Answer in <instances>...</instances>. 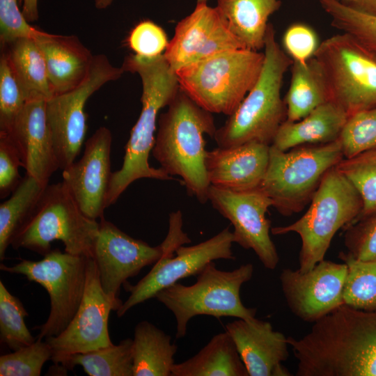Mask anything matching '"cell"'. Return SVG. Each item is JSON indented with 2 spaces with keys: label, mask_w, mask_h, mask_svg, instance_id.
Instances as JSON below:
<instances>
[{
  "label": "cell",
  "mask_w": 376,
  "mask_h": 376,
  "mask_svg": "<svg viewBox=\"0 0 376 376\" xmlns=\"http://www.w3.org/2000/svg\"><path fill=\"white\" fill-rule=\"evenodd\" d=\"M113 0H95V6L97 9H104L111 5Z\"/></svg>",
  "instance_id": "obj_45"
},
{
  "label": "cell",
  "mask_w": 376,
  "mask_h": 376,
  "mask_svg": "<svg viewBox=\"0 0 376 376\" xmlns=\"http://www.w3.org/2000/svg\"><path fill=\"white\" fill-rule=\"evenodd\" d=\"M112 136L106 127H100L86 141L78 161L63 170V182L88 217H104L106 199L113 172L111 171Z\"/></svg>",
  "instance_id": "obj_18"
},
{
  "label": "cell",
  "mask_w": 376,
  "mask_h": 376,
  "mask_svg": "<svg viewBox=\"0 0 376 376\" xmlns=\"http://www.w3.org/2000/svg\"><path fill=\"white\" fill-rule=\"evenodd\" d=\"M362 208L359 191L335 166L324 174L306 212L292 224L274 227L271 232L299 235L298 269L306 272L324 260L335 234L354 224Z\"/></svg>",
  "instance_id": "obj_4"
},
{
  "label": "cell",
  "mask_w": 376,
  "mask_h": 376,
  "mask_svg": "<svg viewBox=\"0 0 376 376\" xmlns=\"http://www.w3.org/2000/svg\"><path fill=\"white\" fill-rule=\"evenodd\" d=\"M52 357L49 344L36 338L31 345L0 357V375L39 376L43 365Z\"/></svg>",
  "instance_id": "obj_36"
},
{
  "label": "cell",
  "mask_w": 376,
  "mask_h": 376,
  "mask_svg": "<svg viewBox=\"0 0 376 376\" xmlns=\"http://www.w3.org/2000/svg\"><path fill=\"white\" fill-rule=\"evenodd\" d=\"M42 31L26 20L17 0H0V42L6 45L21 38H37Z\"/></svg>",
  "instance_id": "obj_40"
},
{
  "label": "cell",
  "mask_w": 376,
  "mask_h": 376,
  "mask_svg": "<svg viewBox=\"0 0 376 376\" xmlns=\"http://www.w3.org/2000/svg\"><path fill=\"white\" fill-rule=\"evenodd\" d=\"M28 315L22 301L0 281V341L12 351L36 340L26 325L24 319Z\"/></svg>",
  "instance_id": "obj_33"
},
{
  "label": "cell",
  "mask_w": 376,
  "mask_h": 376,
  "mask_svg": "<svg viewBox=\"0 0 376 376\" xmlns=\"http://www.w3.org/2000/svg\"><path fill=\"white\" fill-rule=\"evenodd\" d=\"M124 72L137 73L142 83V108L125 146L121 168L112 173L106 207L113 205L124 191L141 178L173 179L161 168L150 166L149 155L153 148L157 115L168 107L180 89L176 72L164 54L147 57L130 54L121 66Z\"/></svg>",
  "instance_id": "obj_1"
},
{
  "label": "cell",
  "mask_w": 376,
  "mask_h": 376,
  "mask_svg": "<svg viewBox=\"0 0 376 376\" xmlns=\"http://www.w3.org/2000/svg\"><path fill=\"white\" fill-rule=\"evenodd\" d=\"M46 101H27L8 134L18 150L26 174L48 185L59 167L47 125Z\"/></svg>",
  "instance_id": "obj_21"
},
{
  "label": "cell",
  "mask_w": 376,
  "mask_h": 376,
  "mask_svg": "<svg viewBox=\"0 0 376 376\" xmlns=\"http://www.w3.org/2000/svg\"><path fill=\"white\" fill-rule=\"evenodd\" d=\"M121 305L104 293L96 263L88 258L85 291L76 314L60 334L45 338L52 350L53 362L58 365L70 354L112 345L109 317L111 311H117Z\"/></svg>",
  "instance_id": "obj_13"
},
{
  "label": "cell",
  "mask_w": 376,
  "mask_h": 376,
  "mask_svg": "<svg viewBox=\"0 0 376 376\" xmlns=\"http://www.w3.org/2000/svg\"><path fill=\"white\" fill-rule=\"evenodd\" d=\"M346 5L360 12L376 16V0H351Z\"/></svg>",
  "instance_id": "obj_44"
},
{
  "label": "cell",
  "mask_w": 376,
  "mask_h": 376,
  "mask_svg": "<svg viewBox=\"0 0 376 376\" xmlns=\"http://www.w3.org/2000/svg\"><path fill=\"white\" fill-rule=\"evenodd\" d=\"M347 272L345 263L324 259L306 272L283 269L279 278L291 312L299 319L313 323L344 304Z\"/></svg>",
  "instance_id": "obj_16"
},
{
  "label": "cell",
  "mask_w": 376,
  "mask_h": 376,
  "mask_svg": "<svg viewBox=\"0 0 376 376\" xmlns=\"http://www.w3.org/2000/svg\"><path fill=\"white\" fill-rule=\"evenodd\" d=\"M87 258L56 249L40 260H22L13 266L1 263V271L24 275L44 287L49 295L50 313L37 327L40 332L36 338L58 336L76 314L85 291Z\"/></svg>",
  "instance_id": "obj_11"
},
{
  "label": "cell",
  "mask_w": 376,
  "mask_h": 376,
  "mask_svg": "<svg viewBox=\"0 0 376 376\" xmlns=\"http://www.w3.org/2000/svg\"><path fill=\"white\" fill-rule=\"evenodd\" d=\"M313 57L324 73L330 101L348 116L376 107L375 50L342 33L320 43Z\"/></svg>",
  "instance_id": "obj_10"
},
{
  "label": "cell",
  "mask_w": 376,
  "mask_h": 376,
  "mask_svg": "<svg viewBox=\"0 0 376 376\" xmlns=\"http://www.w3.org/2000/svg\"><path fill=\"white\" fill-rule=\"evenodd\" d=\"M340 3L347 4L351 0H336Z\"/></svg>",
  "instance_id": "obj_46"
},
{
  "label": "cell",
  "mask_w": 376,
  "mask_h": 376,
  "mask_svg": "<svg viewBox=\"0 0 376 376\" xmlns=\"http://www.w3.org/2000/svg\"><path fill=\"white\" fill-rule=\"evenodd\" d=\"M35 40L45 57L52 96L70 91L83 82L94 55L76 36L42 31Z\"/></svg>",
  "instance_id": "obj_22"
},
{
  "label": "cell",
  "mask_w": 376,
  "mask_h": 376,
  "mask_svg": "<svg viewBox=\"0 0 376 376\" xmlns=\"http://www.w3.org/2000/svg\"><path fill=\"white\" fill-rule=\"evenodd\" d=\"M25 174L8 199L0 205V259L30 219L46 187Z\"/></svg>",
  "instance_id": "obj_29"
},
{
  "label": "cell",
  "mask_w": 376,
  "mask_h": 376,
  "mask_svg": "<svg viewBox=\"0 0 376 376\" xmlns=\"http://www.w3.org/2000/svg\"><path fill=\"white\" fill-rule=\"evenodd\" d=\"M344 243L347 253L363 261H376V213L345 228Z\"/></svg>",
  "instance_id": "obj_38"
},
{
  "label": "cell",
  "mask_w": 376,
  "mask_h": 376,
  "mask_svg": "<svg viewBox=\"0 0 376 376\" xmlns=\"http://www.w3.org/2000/svg\"><path fill=\"white\" fill-rule=\"evenodd\" d=\"M340 258L347 266L344 283V304L356 309L376 310V261H363L341 251Z\"/></svg>",
  "instance_id": "obj_31"
},
{
  "label": "cell",
  "mask_w": 376,
  "mask_h": 376,
  "mask_svg": "<svg viewBox=\"0 0 376 376\" xmlns=\"http://www.w3.org/2000/svg\"><path fill=\"white\" fill-rule=\"evenodd\" d=\"M1 47L26 100L50 98L45 57L35 38H21Z\"/></svg>",
  "instance_id": "obj_27"
},
{
  "label": "cell",
  "mask_w": 376,
  "mask_h": 376,
  "mask_svg": "<svg viewBox=\"0 0 376 376\" xmlns=\"http://www.w3.org/2000/svg\"><path fill=\"white\" fill-rule=\"evenodd\" d=\"M123 68L102 54L93 56L83 82L75 89L46 101L47 125L59 169L71 165L80 152L87 132L84 108L88 98L109 81L119 79Z\"/></svg>",
  "instance_id": "obj_12"
},
{
  "label": "cell",
  "mask_w": 376,
  "mask_h": 376,
  "mask_svg": "<svg viewBox=\"0 0 376 376\" xmlns=\"http://www.w3.org/2000/svg\"><path fill=\"white\" fill-rule=\"evenodd\" d=\"M99 226L82 212L63 182L49 184L11 246L44 256L52 250L51 242L60 240L65 252L93 258Z\"/></svg>",
  "instance_id": "obj_9"
},
{
  "label": "cell",
  "mask_w": 376,
  "mask_h": 376,
  "mask_svg": "<svg viewBox=\"0 0 376 376\" xmlns=\"http://www.w3.org/2000/svg\"><path fill=\"white\" fill-rule=\"evenodd\" d=\"M152 154L168 175H178L189 194L201 203L208 201L204 134L217 130L212 113L191 100L180 87L166 112L158 118Z\"/></svg>",
  "instance_id": "obj_2"
},
{
  "label": "cell",
  "mask_w": 376,
  "mask_h": 376,
  "mask_svg": "<svg viewBox=\"0 0 376 376\" xmlns=\"http://www.w3.org/2000/svg\"><path fill=\"white\" fill-rule=\"evenodd\" d=\"M208 200L233 226L234 243L252 249L265 268L274 269L279 257L269 235L271 221L266 217L273 205L271 198L259 188L233 191L210 185Z\"/></svg>",
  "instance_id": "obj_14"
},
{
  "label": "cell",
  "mask_w": 376,
  "mask_h": 376,
  "mask_svg": "<svg viewBox=\"0 0 376 376\" xmlns=\"http://www.w3.org/2000/svg\"><path fill=\"white\" fill-rule=\"evenodd\" d=\"M182 225V212L180 210L171 212L169 232L163 241L165 246L163 256L135 285L127 281L124 283L123 286L130 292V296L116 311L118 318L180 280L198 275L210 262L235 259L232 251L234 237L229 227L199 244L185 246L182 245L190 243L191 240L183 231Z\"/></svg>",
  "instance_id": "obj_6"
},
{
  "label": "cell",
  "mask_w": 376,
  "mask_h": 376,
  "mask_svg": "<svg viewBox=\"0 0 376 376\" xmlns=\"http://www.w3.org/2000/svg\"><path fill=\"white\" fill-rule=\"evenodd\" d=\"M171 376H249L230 335H214L194 356L175 363Z\"/></svg>",
  "instance_id": "obj_25"
},
{
  "label": "cell",
  "mask_w": 376,
  "mask_h": 376,
  "mask_svg": "<svg viewBox=\"0 0 376 376\" xmlns=\"http://www.w3.org/2000/svg\"><path fill=\"white\" fill-rule=\"evenodd\" d=\"M344 158L338 140L304 145L287 151L270 146L268 166L259 189L283 216H291L311 203L324 174Z\"/></svg>",
  "instance_id": "obj_8"
},
{
  "label": "cell",
  "mask_w": 376,
  "mask_h": 376,
  "mask_svg": "<svg viewBox=\"0 0 376 376\" xmlns=\"http://www.w3.org/2000/svg\"><path fill=\"white\" fill-rule=\"evenodd\" d=\"M339 141L344 158L376 150V107L350 115Z\"/></svg>",
  "instance_id": "obj_35"
},
{
  "label": "cell",
  "mask_w": 376,
  "mask_h": 376,
  "mask_svg": "<svg viewBox=\"0 0 376 376\" xmlns=\"http://www.w3.org/2000/svg\"><path fill=\"white\" fill-rule=\"evenodd\" d=\"M22 2V13L28 22L37 21L39 17L38 0H19Z\"/></svg>",
  "instance_id": "obj_43"
},
{
  "label": "cell",
  "mask_w": 376,
  "mask_h": 376,
  "mask_svg": "<svg viewBox=\"0 0 376 376\" xmlns=\"http://www.w3.org/2000/svg\"><path fill=\"white\" fill-rule=\"evenodd\" d=\"M178 347L171 337L148 321L134 329L133 376H171Z\"/></svg>",
  "instance_id": "obj_26"
},
{
  "label": "cell",
  "mask_w": 376,
  "mask_h": 376,
  "mask_svg": "<svg viewBox=\"0 0 376 376\" xmlns=\"http://www.w3.org/2000/svg\"><path fill=\"white\" fill-rule=\"evenodd\" d=\"M281 5V0H217L216 8L244 47L258 51L265 46L268 19Z\"/></svg>",
  "instance_id": "obj_24"
},
{
  "label": "cell",
  "mask_w": 376,
  "mask_h": 376,
  "mask_svg": "<svg viewBox=\"0 0 376 376\" xmlns=\"http://www.w3.org/2000/svg\"><path fill=\"white\" fill-rule=\"evenodd\" d=\"M336 167L353 184L362 198L363 208L354 223L376 213V150L343 158Z\"/></svg>",
  "instance_id": "obj_32"
},
{
  "label": "cell",
  "mask_w": 376,
  "mask_h": 376,
  "mask_svg": "<svg viewBox=\"0 0 376 376\" xmlns=\"http://www.w3.org/2000/svg\"><path fill=\"white\" fill-rule=\"evenodd\" d=\"M208 0H197V3L207 2Z\"/></svg>",
  "instance_id": "obj_47"
},
{
  "label": "cell",
  "mask_w": 376,
  "mask_h": 376,
  "mask_svg": "<svg viewBox=\"0 0 376 376\" xmlns=\"http://www.w3.org/2000/svg\"><path fill=\"white\" fill-rule=\"evenodd\" d=\"M347 112L329 101L313 109L299 120H284L272 146L287 151L304 145H320L338 140L348 118Z\"/></svg>",
  "instance_id": "obj_23"
},
{
  "label": "cell",
  "mask_w": 376,
  "mask_h": 376,
  "mask_svg": "<svg viewBox=\"0 0 376 376\" xmlns=\"http://www.w3.org/2000/svg\"><path fill=\"white\" fill-rule=\"evenodd\" d=\"M253 273L251 263L223 271L212 261L197 275L194 284L185 285L178 282L160 290L155 297L173 314L175 338L179 339L186 335L189 320L196 315L243 320L256 318V308L246 307L240 295L242 285L251 279Z\"/></svg>",
  "instance_id": "obj_7"
},
{
  "label": "cell",
  "mask_w": 376,
  "mask_h": 376,
  "mask_svg": "<svg viewBox=\"0 0 376 376\" xmlns=\"http://www.w3.org/2000/svg\"><path fill=\"white\" fill-rule=\"evenodd\" d=\"M331 18V25L376 51V16L370 15L336 0H318Z\"/></svg>",
  "instance_id": "obj_34"
},
{
  "label": "cell",
  "mask_w": 376,
  "mask_h": 376,
  "mask_svg": "<svg viewBox=\"0 0 376 376\" xmlns=\"http://www.w3.org/2000/svg\"><path fill=\"white\" fill-rule=\"evenodd\" d=\"M27 102L6 56H0V132L8 133Z\"/></svg>",
  "instance_id": "obj_37"
},
{
  "label": "cell",
  "mask_w": 376,
  "mask_h": 376,
  "mask_svg": "<svg viewBox=\"0 0 376 376\" xmlns=\"http://www.w3.org/2000/svg\"><path fill=\"white\" fill-rule=\"evenodd\" d=\"M283 45L286 54L292 59L305 62L311 58L319 43L315 31L302 23L291 24L283 36Z\"/></svg>",
  "instance_id": "obj_42"
},
{
  "label": "cell",
  "mask_w": 376,
  "mask_h": 376,
  "mask_svg": "<svg viewBox=\"0 0 376 376\" xmlns=\"http://www.w3.org/2000/svg\"><path fill=\"white\" fill-rule=\"evenodd\" d=\"M330 101L322 70L313 56L305 62L292 61L291 81L285 96L286 120H301L318 106Z\"/></svg>",
  "instance_id": "obj_28"
},
{
  "label": "cell",
  "mask_w": 376,
  "mask_h": 376,
  "mask_svg": "<svg viewBox=\"0 0 376 376\" xmlns=\"http://www.w3.org/2000/svg\"><path fill=\"white\" fill-rule=\"evenodd\" d=\"M132 345L127 338L118 345L70 354L60 364L65 369L79 365L89 376H133Z\"/></svg>",
  "instance_id": "obj_30"
},
{
  "label": "cell",
  "mask_w": 376,
  "mask_h": 376,
  "mask_svg": "<svg viewBox=\"0 0 376 376\" xmlns=\"http://www.w3.org/2000/svg\"><path fill=\"white\" fill-rule=\"evenodd\" d=\"M22 166L19 153L10 136L0 132V198L10 196L22 178L19 167Z\"/></svg>",
  "instance_id": "obj_41"
},
{
  "label": "cell",
  "mask_w": 376,
  "mask_h": 376,
  "mask_svg": "<svg viewBox=\"0 0 376 376\" xmlns=\"http://www.w3.org/2000/svg\"><path fill=\"white\" fill-rule=\"evenodd\" d=\"M249 376H288L281 363L288 357L284 334L274 331L270 322L256 318L238 319L226 325Z\"/></svg>",
  "instance_id": "obj_19"
},
{
  "label": "cell",
  "mask_w": 376,
  "mask_h": 376,
  "mask_svg": "<svg viewBox=\"0 0 376 376\" xmlns=\"http://www.w3.org/2000/svg\"><path fill=\"white\" fill-rule=\"evenodd\" d=\"M265 54L246 48L222 52L177 70L180 88L210 113L230 116L257 81Z\"/></svg>",
  "instance_id": "obj_5"
},
{
  "label": "cell",
  "mask_w": 376,
  "mask_h": 376,
  "mask_svg": "<svg viewBox=\"0 0 376 376\" xmlns=\"http://www.w3.org/2000/svg\"><path fill=\"white\" fill-rule=\"evenodd\" d=\"M99 224L92 258L96 263L104 293L116 302L123 304L118 297L120 287L143 268L155 264L163 256L165 246L163 242L152 246L134 239L104 217Z\"/></svg>",
  "instance_id": "obj_15"
},
{
  "label": "cell",
  "mask_w": 376,
  "mask_h": 376,
  "mask_svg": "<svg viewBox=\"0 0 376 376\" xmlns=\"http://www.w3.org/2000/svg\"><path fill=\"white\" fill-rule=\"evenodd\" d=\"M265 61L260 75L225 124L217 129L214 139L220 148L249 142L271 146L281 125L286 120V105L281 97L285 73L292 59L277 42L269 23L265 39Z\"/></svg>",
  "instance_id": "obj_3"
},
{
  "label": "cell",
  "mask_w": 376,
  "mask_h": 376,
  "mask_svg": "<svg viewBox=\"0 0 376 376\" xmlns=\"http://www.w3.org/2000/svg\"><path fill=\"white\" fill-rule=\"evenodd\" d=\"M169 42L164 29L150 20L138 23L127 38V45L133 52L147 57L162 54Z\"/></svg>",
  "instance_id": "obj_39"
},
{
  "label": "cell",
  "mask_w": 376,
  "mask_h": 376,
  "mask_svg": "<svg viewBox=\"0 0 376 376\" xmlns=\"http://www.w3.org/2000/svg\"><path fill=\"white\" fill-rule=\"evenodd\" d=\"M270 146L249 142L207 150L205 166L211 185L233 191L260 187L269 159Z\"/></svg>",
  "instance_id": "obj_20"
},
{
  "label": "cell",
  "mask_w": 376,
  "mask_h": 376,
  "mask_svg": "<svg viewBox=\"0 0 376 376\" xmlns=\"http://www.w3.org/2000/svg\"><path fill=\"white\" fill-rule=\"evenodd\" d=\"M245 48L233 34L217 8L197 3L181 19L164 54L176 72L224 51Z\"/></svg>",
  "instance_id": "obj_17"
}]
</instances>
